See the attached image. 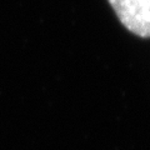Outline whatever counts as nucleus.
Masks as SVG:
<instances>
[{"label": "nucleus", "instance_id": "1", "mask_svg": "<svg viewBox=\"0 0 150 150\" xmlns=\"http://www.w3.org/2000/svg\"><path fill=\"white\" fill-rule=\"evenodd\" d=\"M109 3L129 31L150 38V0H109Z\"/></svg>", "mask_w": 150, "mask_h": 150}]
</instances>
